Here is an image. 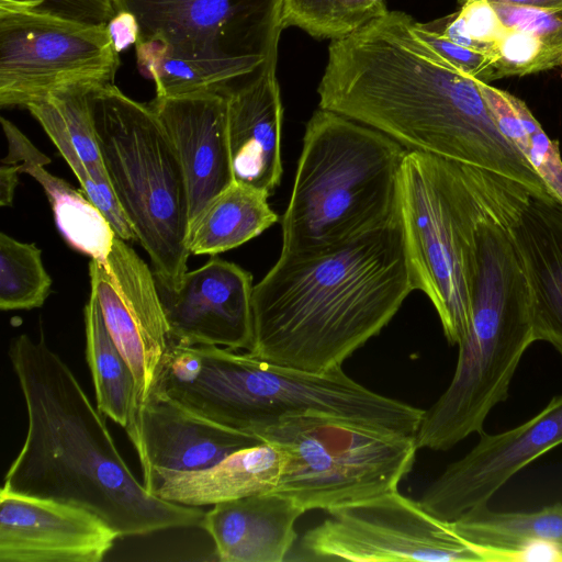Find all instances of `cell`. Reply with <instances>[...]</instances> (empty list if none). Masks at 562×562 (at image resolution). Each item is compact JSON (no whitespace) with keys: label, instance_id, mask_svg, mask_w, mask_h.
<instances>
[{"label":"cell","instance_id":"cell-6","mask_svg":"<svg viewBox=\"0 0 562 562\" xmlns=\"http://www.w3.org/2000/svg\"><path fill=\"white\" fill-rule=\"evenodd\" d=\"M90 108L113 192L156 281L177 290L191 252L189 194L176 150L149 103L114 83L92 89Z\"/></svg>","mask_w":562,"mask_h":562},{"label":"cell","instance_id":"cell-35","mask_svg":"<svg viewBox=\"0 0 562 562\" xmlns=\"http://www.w3.org/2000/svg\"><path fill=\"white\" fill-rule=\"evenodd\" d=\"M458 12L469 35L482 43H497L507 29L487 0H460Z\"/></svg>","mask_w":562,"mask_h":562},{"label":"cell","instance_id":"cell-14","mask_svg":"<svg viewBox=\"0 0 562 562\" xmlns=\"http://www.w3.org/2000/svg\"><path fill=\"white\" fill-rule=\"evenodd\" d=\"M117 538L91 510L1 487L0 562H100Z\"/></svg>","mask_w":562,"mask_h":562},{"label":"cell","instance_id":"cell-9","mask_svg":"<svg viewBox=\"0 0 562 562\" xmlns=\"http://www.w3.org/2000/svg\"><path fill=\"white\" fill-rule=\"evenodd\" d=\"M400 218L416 289L429 297L449 344L458 345L469 329L471 308L448 159L407 149Z\"/></svg>","mask_w":562,"mask_h":562},{"label":"cell","instance_id":"cell-36","mask_svg":"<svg viewBox=\"0 0 562 562\" xmlns=\"http://www.w3.org/2000/svg\"><path fill=\"white\" fill-rule=\"evenodd\" d=\"M108 29L115 49L121 53L131 44H135L139 36V29L133 14L126 11H117L109 22Z\"/></svg>","mask_w":562,"mask_h":562},{"label":"cell","instance_id":"cell-39","mask_svg":"<svg viewBox=\"0 0 562 562\" xmlns=\"http://www.w3.org/2000/svg\"><path fill=\"white\" fill-rule=\"evenodd\" d=\"M43 0H0V11L35 10Z\"/></svg>","mask_w":562,"mask_h":562},{"label":"cell","instance_id":"cell-18","mask_svg":"<svg viewBox=\"0 0 562 562\" xmlns=\"http://www.w3.org/2000/svg\"><path fill=\"white\" fill-rule=\"evenodd\" d=\"M279 42L254 76L226 90L227 133L234 180L271 195L282 175L283 106L277 79Z\"/></svg>","mask_w":562,"mask_h":562},{"label":"cell","instance_id":"cell-28","mask_svg":"<svg viewBox=\"0 0 562 562\" xmlns=\"http://www.w3.org/2000/svg\"><path fill=\"white\" fill-rule=\"evenodd\" d=\"M477 86L499 131L562 203V156L558 140L547 135L521 99L480 80Z\"/></svg>","mask_w":562,"mask_h":562},{"label":"cell","instance_id":"cell-5","mask_svg":"<svg viewBox=\"0 0 562 562\" xmlns=\"http://www.w3.org/2000/svg\"><path fill=\"white\" fill-rule=\"evenodd\" d=\"M406 151L375 128L316 110L281 221V255L322 251L396 218Z\"/></svg>","mask_w":562,"mask_h":562},{"label":"cell","instance_id":"cell-11","mask_svg":"<svg viewBox=\"0 0 562 562\" xmlns=\"http://www.w3.org/2000/svg\"><path fill=\"white\" fill-rule=\"evenodd\" d=\"M284 0H114L134 15L140 40L180 52L266 60L283 27Z\"/></svg>","mask_w":562,"mask_h":562},{"label":"cell","instance_id":"cell-17","mask_svg":"<svg viewBox=\"0 0 562 562\" xmlns=\"http://www.w3.org/2000/svg\"><path fill=\"white\" fill-rule=\"evenodd\" d=\"M128 438L142 465L143 484L158 472L210 468L239 449L263 441L195 416L156 393H149L139 405Z\"/></svg>","mask_w":562,"mask_h":562},{"label":"cell","instance_id":"cell-27","mask_svg":"<svg viewBox=\"0 0 562 562\" xmlns=\"http://www.w3.org/2000/svg\"><path fill=\"white\" fill-rule=\"evenodd\" d=\"M83 321L86 360L97 406L130 436L134 431L139 408L134 374L112 339L92 293L83 308Z\"/></svg>","mask_w":562,"mask_h":562},{"label":"cell","instance_id":"cell-31","mask_svg":"<svg viewBox=\"0 0 562 562\" xmlns=\"http://www.w3.org/2000/svg\"><path fill=\"white\" fill-rule=\"evenodd\" d=\"M493 80L522 77L562 66V49L529 33L507 30L493 54Z\"/></svg>","mask_w":562,"mask_h":562},{"label":"cell","instance_id":"cell-32","mask_svg":"<svg viewBox=\"0 0 562 562\" xmlns=\"http://www.w3.org/2000/svg\"><path fill=\"white\" fill-rule=\"evenodd\" d=\"M412 29L424 43L461 72L486 83L493 81L491 56L453 43L428 24L413 20Z\"/></svg>","mask_w":562,"mask_h":562},{"label":"cell","instance_id":"cell-33","mask_svg":"<svg viewBox=\"0 0 562 562\" xmlns=\"http://www.w3.org/2000/svg\"><path fill=\"white\" fill-rule=\"evenodd\" d=\"M491 3L507 30L532 34L562 49V9L548 10L497 2Z\"/></svg>","mask_w":562,"mask_h":562},{"label":"cell","instance_id":"cell-4","mask_svg":"<svg viewBox=\"0 0 562 562\" xmlns=\"http://www.w3.org/2000/svg\"><path fill=\"white\" fill-rule=\"evenodd\" d=\"M150 393L195 416L256 437L286 416L306 414L416 436L425 412L371 391L341 368L312 372L263 361L246 351L171 340Z\"/></svg>","mask_w":562,"mask_h":562},{"label":"cell","instance_id":"cell-8","mask_svg":"<svg viewBox=\"0 0 562 562\" xmlns=\"http://www.w3.org/2000/svg\"><path fill=\"white\" fill-rule=\"evenodd\" d=\"M119 54L108 25L0 11V105L26 108L57 91L114 83Z\"/></svg>","mask_w":562,"mask_h":562},{"label":"cell","instance_id":"cell-22","mask_svg":"<svg viewBox=\"0 0 562 562\" xmlns=\"http://www.w3.org/2000/svg\"><path fill=\"white\" fill-rule=\"evenodd\" d=\"M450 524L480 562H562V503L536 512H495L483 505Z\"/></svg>","mask_w":562,"mask_h":562},{"label":"cell","instance_id":"cell-20","mask_svg":"<svg viewBox=\"0 0 562 562\" xmlns=\"http://www.w3.org/2000/svg\"><path fill=\"white\" fill-rule=\"evenodd\" d=\"M304 513L288 496L267 492L213 505L200 527L212 537L222 562H282Z\"/></svg>","mask_w":562,"mask_h":562},{"label":"cell","instance_id":"cell-15","mask_svg":"<svg viewBox=\"0 0 562 562\" xmlns=\"http://www.w3.org/2000/svg\"><path fill=\"white\" fill-rule=\"evenodd\" d=\"M170 327L181 345H215L248 351L252 345V277L238 265L213 258L187 271L177 290L157 282Z\"/></svg>","mask_w":562,"mask_h":562},{"label":"cell","instance_id":"cell-7","mask_svg":"<svg viewBox=\"0 0 562 562\" xmlns=\"http://www.w3.org/2000/svg\"><path fill=\"white\" fill-rule=\"evenodd\" d=\"M258 437L283 453L273 492L305 512L396 491L418 450L415 436L323 414L286 416Z\"/></svg>","mask_w":562,"mask_h":562},{"label":"cell","instance_id":"cell-26","mask_svg":"<svg viewBox=\"0 0 562 562\" xmlns=\"http://www.w3.org/2000/svg\"><path fill=\"white\" fill-rule=\"evenodd\" d=\"M270 195L249 184L233 181L190 227L188 248L193 255H217L259 236L279 216L268 203Z\"/></svg>","mask_w":562,"mask_h":562},{"label":"cell","instance_id":"cell-13","mask_svg":"<svg viewBox=\"0 0 562 562\" xmlns=\"http://www.w3.org/2000/svg\"><path fill=\"white\" fill-rule=\"evenodd\" d=\"M562 443V394L533 417L477 443L450 463L418 499L435 517L452 521L488 501L520 470Z\"/></svg>","mask_w":562,"mask_h":562},{"label":"cell","instance_id":"cell-30","mask_svg":"<svg viewBox=\"0 0 562 562\" xmlns=\"http://www.w3.org/2000/svg\"><path fill=\"white\" fill-rule=\"evenodd\" d=\"M387 11L384 0H284L283 27L319 40H338Z\"/></svg>","mask_w":562,"mask_h":562},{"label":"cell","instance_id":"cell-16","mask_svg":"<svg viewBox=\"0 0 562 562\" xmlns=\"http://www.w3.org/2000/svg\"><path fill=\"white\" fill-rule=\"evenodd\" d=\"M226 90L155 97L149 102L176 150L186 178L190 227L234 181Z\"/></svg>","mask_w":562,"mask_h":562},{"label":"cell","instance_id":"cell-21","mask_svg":"<svg viewBox=\"0 0 562 562\" xmlns=\"http://www.w3.org/2000/svg\"><path fill=\"white\" fill-rule=\"evenodd\" d=\"M510 234L527 277L537 341L562 358V203L531 196Z\"/></svg>","mask_w":562,"mask_h":562},{"label":"cell","instance_id":"cell-19","mask_svg":"<svg viewBox=\"0 0 562 562\" xmlns=\"http://www.w3.org/2000/svg\"><path fill=\"white\" fill-rule=\"evenodd\" d=\"M92 89L57 91L30 103L26 109L66 160L83 193L110 222L116 236L126 241H137L113 192L101 156L90 108Z\"/></svg>","mask_w":562,"mask_h":562},{"label":"cell","instance_id":"cell-25","mask_svg":"<svg viewBox=\"0 0 562 562\" xmlns=\"http://www.w3.org/2000/svg\"><path fill=\"white\" fill-rule=\"evenodd\" d=\"M139 72L151 79L156 97H180L226 89L263 64L251 57H213L176 50L157 40L135 43Z\"/></svg>","mask_w":562,"mask_h":562},{"label":"cell","instance_id":"cell-3","mask_svg":"<svg viewBox=\"0 0 562 562\" xmlns=\"http://www.w3.org/2000/svg\"><path fill=\"white\" fill-rule=\"evenodd\" d=\"M415 290L400 215L322 251L280 254L254 285L246 352L312 372L341 368Z\"/></svg>","mask_w":562,"mask_h":562},{"label":"cell","instance_id":"cell-23","mask_svg":"<svg viewBox=\"0 0 562 562\" xmlns=\"http://www.w3.org/2000/svg\"><path fill=\"white\" fill-rule=\"evenodd\" d=\"M282 467V451L262 441L239 449L203 470L155 473L144 486L162 499L202 507L273 492Z\"/></svg>","mask_w":562,"mask_h":562},{"label":"cell","instance_id":"cell-29","mask_svg":"<svg viewBox=\"0 0 562 562\" xmlns=\"http://www.w3.org/2000/svg\"><path fill=\"white\" fill-rule=\"evenodd\" d=\"M53 280L42 250L34 243H22L0 234V308L33 310L44 305Z\"/></svg>","mask_w":562,"mask_h":562},{"label":"cell","instance_id":"cell-2","mask_svg":"<svg viewBox=\"0 0 562 562\" xmlns=\"http://www.w3.org/2000/svg\"><path fill=\"white\" fill-rule=\"evenodd\" d=\"M9 358L24 398L27 431L3 487L83 507L120 538L201 526L205 512L149 493L130 469L81 383L46 342L22 334Z\"/></svg>","mask_w":562,"mask_h":562},{"label":"cell","instance_id":"cell-37","mask_svg":"<svg viewBox=\"0 0 562 562\" xmlns=\"http://www.w3.org/2000/svg\"><path fill=\"white\" fill-rule=\"evenodd\" d=\"M21 173L20 165L2 164L0 168V205L11 206Z\"/></svg>","mask_w":562,"mask_h":562},{"label":"cell","instance_id":"cell-34","mask_svg":"<svg viewBox=\"0 0 562 562\" xmlns=\"http://www.w3.org/2000/svg\"><path fill=\"white\" fill-rule=\"evenodd\" d=\"M35 11L88 25H108L117 12L114 0H43Z\"/></svg>","mask_w":562,"mask_h":562},{"label":"cell","instance_id":"cell-38","mask_svg":"<svg viewBox=\"0 0 562 562\" xmlns=\"http://www.w3.org/2000/svg\"><path fill=\"white\" fill-rule=\"evenodd\" d=\"M490 2L537 8V9H562V0H487Z\"/></svg>","mask_w":562,"mask_h":562},{"label":"cell","instance_id":"cell-12","mask_svg":"<svg viewBox=\"0 0 562 562\" xmlns=\"http://www.w3.org/2000/svg\"><path fill=\"white\" fill-rule=\"evenodd\" d=\"M91 292L130 366L139 405L148 397L170 342V327L153 269L115 236L105 261L89 262Z\"/></svg>","mask_w":562,"mask_h":562},{"label":"cell","instance_id":"cell-10","mask_svg":"<svg viewBox=\"0 0 562 562\" xmlns=\"http://www.w3.org/2000/svg\"><path fill=\"white\" fill-rule=\"evenodd\" d=\"M300 540L299 561L480 562L450 521L398 490L334 508Z\"/></svg>","mask_w":562,"mask_h":562},{"label":"cell","instance_id":"cell-24","mask_svg":"<svg viewBox=\"0 0 562 562\" xmlns=\"http://www.w3.org/2000/svg\"><path fill=\"white\" fill-rule=\"evenodd\" d=\"M5 138L4 164H16L21 173L33 177L44 189L56 225L74 249L98 261H105L116 236L103 213L81 191L45 169L50 159L41 153L18 128H10Z\"/></svg>","mask_w":562,"mask_h":562},{"label":"cell","instance_id":"cell-1","mask_svg":"<svg viewBox=\"0 0 562 562\" xmlns=\"http://www.w3.org/2000/svg\"><path fill=\"white\" fill-rule=\"evenodd\" d=\"M387 10L334 40L317 93L319 108L375 128L408 150L473 166L555 199L497 127L472 78L441 58Z\"/></svg>","mask_w":562,"mask_h":562}]
</instances>
